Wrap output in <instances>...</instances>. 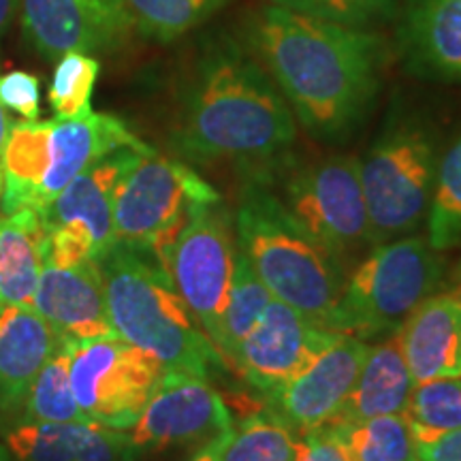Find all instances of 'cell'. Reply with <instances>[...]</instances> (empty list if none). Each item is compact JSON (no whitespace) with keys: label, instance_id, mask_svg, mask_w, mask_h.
I'll return each instance as SVG.
<instances>
[{"label":"cell","instance_id":"obj_1","mask_svg":"<svg viewBox=\"0 0 461 461\" xmlns=\"http://www.w3.org/2000/svg\"><path fill=\"white\" fill-rule=\"evenodd\" d=\"M248 39L310 135L342 140L370 112L387 60L378 34L269 5Z\"/></svg>","mask_w":461,"mask_h":461},{"label":"cell","instance_id":"obj_2","mask_svg":"<svg viewBox=\"0 0 461 461\" xmlns=\"http://www.w3.org/2000/svg\"><path fill=\"white\" fill-rule=\"evenodd\" d=\"M297 140V120L257 56L222 39L199 58L173 143L194 163H267Z\"/></svg>","mask_w":461,"mask_h":461},{"label":"cell","instance_id":"obj_3","mask_svg":"<svg viewBox=\"0 0 461 461\" xmlns=\"http://www.w3.org/2000/svg\"><path fill=\"white\" fill-rule=\"evenodd\" d=\"M96 263L115 336L157 357L165 370L210 380L227 367L171 276L154 258L113 244Z\"/></svg>","mask_w":461,"mask_h":461},{"label":"cell","instance_id":"obj_4","mask_svg":"<svg viewBox=\"0 0 461 461\" xmlns=\"http://www.w3.org/2000/svg\"><path fill=\"white\" fill-rule=\"evenodd\" d=\"M235 240L274 299L333 331L344 265L299 227L265 182L241 188Z\"/></svg>","mask_w":461,"mask_h":461},{"label":"cell","instance_id":"obj_5","mask_svg":"<svg viewBox=\"0 0 461 461\" xmlns=\"http://www.w3.org/2000/svg\"><path fill=\"white\" fill-rule=\"evenodd\" d=\"M122 120L88 112L77 118L14 122L3 152L0 214L41 212L96 160L120 148H141Z\"/></svg>","mask_w":461,"mask_h":461},{"label":"cell","instance_id":"obj_6","mask_svg":"<svg viewBox=\"0 0 461 461\" xmlns=\"http://www.w3.org/2000/svg\"><path fill=\"white\" fill-rule=\"evenodd\" d=\"M445 263L425 238L389 240L353 269L344 282L333 331L355 338H378L400 331L440 285Z\"/></svg>","mask_w":461,"mask_h":461},{"label":"cell","instance_id":"obj_7","mask_svg":"<svg viewBox=\"0 0 461 461\" xmlns=\"http://www.w3.org/2000/svg\"><path fill=\"white\" fill-rule=\"evenodd\" d=\"M440 165L438 140L417 118L391 120L359 163L374 246L411 233L428 216Z\"/></svg>","mask_w":461,"mask_h":461},{"label":"cell","instance_id":"obj_8","mask_svg":"<svg viewBox=\"0 0 461 461\" xmlns=\"http://www.w3.org/2000/svg\"><path fill=\"white\" fill-rule=\"evenodd\" d=\"M216 201L221 194L188 165L149 149L115 193V244L154 258L167 272L173 244L193 212Z\"/></svg>","mask_w":461,"mask_h":461},{"label":"cell","instance_id":"obj_9","mask_svg":"<svg viewBox=\"0 0 461 461\" xmlns=\"http://www.w3.org/2000/svg\"><path fill=\"white\" fill-rule=\"evenodd\" d=\"M149 146L120 148L79 173L41 212L43 263L68 267L96 261L115 244L113 201L120 182Z\"/></svg>","mask_w":461,"mask_h":461},{"label":"cell","instance_id":"obj_10","mask_svg":"<svg viewBox=\"0 0 461 461\" xmlns=\"http://www.w3.org/2000/svg\"><path fill=\"white\" fill-rule=\"evenodd\" d=\"M286 212L339 263L374 246L359 160L330 157L293 169L278 194Z\"/></svg>","mask_w":461,"mask_h":461},{"label":"cell","instance_id":"obj_11","mask_svg":"<svg viewBox=\"0 0 461 461\" xmlns=\"http://www.w3.org/2000/svg\"><path fill=\"white\" fill-rule=\"evenodd\" d=\"M165 367L157 357L122 338H99L73 346L71 389L84 417L129 431L137 423Z\"/></svg>","mask_w":461,"mask_h":461},{"label":"cell","instance_id":"obj_12","mask_svg":"<svg viewBox=\"0 0 461 461\" xmlns=\"http://www.w3.org/2000/svg\"><path fill=\"white\" fill-rule=\"evenodd\" d=\"M238 240L229 212L216 203L199 205L173 244L167 274L194 321L221 350L222 316L233 282Z\"/></svg>","mask_w":461,"mask_h":461},{"label":"cell","instance_id":"obj_13","mask_svg":"<svg viewBox=\"0 0 461 461\" xmlns=\"http://www.w3.org/2000/svg\"><path fill=\"white\" fill-rule=\"evenodd\" d=\"M229 406L205 378L165 370L129 429L137 455L201 448L233 428Z\"/></svg>","mask_w":461,"mask_h":461},{"label":"cell","instance_id":"obj_14","mask_svg":"<svg viewBox=\"0 0 461 461\" xmlns=\"http://www.w3.org/2000/svg\"><path fill=\"white\" fill-rule=\"evenodd\" d=\"M338 331L322 330L295 308L272 299L240 344L233 370L265 397L302 374Z\"/></svg>","mask_w":461,"mask_h":461},{"label":"cell","instance_id":"obj_15","mask_svg":"<svg viewBox=\"0 0 461 461\" xmlns=\"http://www.w3.org/2000/svg\"><path fill=\"white\" fill-rule=\"evenodd\" d=\"M367 350L370 346L366 339L336 333L302 374L265 397L269 411L278 414L295 434L330 425L353 391Z\"/></svg>","mask_w":461,"mask_h":461},{"label":"cell","instance_id":"obj_16","mask_svg":"<svg viewBox=\"0 0 461 461\" xmlns=\"http://www.w3.org/2000/svg\"><path fill=\"white\" fill-rule=\"evenodd\" d=\"M20 17L26 39L45 60L112 50L131 31L118 0H22Z\"/></svg>","mask_w":461,"mask_h":461},{"label":"cell","instance_id":"obj_17","mask_svg":"<svg viewBox=\"0 0 461 461\" xmlns=\"http://www.w3.org/2000/svg\"><path fill=\"white\" fill-rule=\"evenodd\" d=\"M32 310L65 344L115 336L96 261L68 267L43 263Z\"/></svg>","mask_w":461,"mask_h":461},{"label":"cell","instance_id":"obj_18","mask_svg":"<svg viewBox=\"0 0 461 461\" xmlns=\"http://www.w3.org/2000/svg\"><path fill=\"white\" fill-rule=\"evenodd\" d=\"M60 338L32 308H0V431L22 423L34 378L60 346Z\"/></svg>","mask_w":461,"mask_h":461},{"label":"cell","instance_id":"obj_19","mask_svg":"<svg viewBox=\"0 0 461 461\" xmlns=\"http://www.w3.org/2000/svg\"><path fill=\"white\" fill-rule=\"evenodd\" d=\"M400 51L414 75L461 79V0H403Z\"/></svg>","mask_w":461,"mask_h":461},{"label":"cell","instance_id":"obj_20","mask_svg":"<svg viewBox=\"0 0 461 461\" xmlns=\"http://www.w3.org/2000/svg\"><path fill=\"white\" fill-rule=\"evenodd\" d=\"M414 383L461 376V291L429 295L397 331Z\"/></svg>","mask_w":461,"mask_h":461},{"label":"cell","instance_id":"obj_21","mask_svg":"<svg viewBox=\"0 0 461 461\" xmlns=\"http://www.w3.org/2000/svg\"><path fill=\"white\" fill-rule=\"evenodd\" d=\"M414 380L403 359L400 336H391L376 346H370L361 363L359 376L350 395L339 408L331 423H350L384 414H403L411 400Z\"/></svg>","mask_w":461,"mask_h":461},{"label":"cell","instance_id":"obj_22","mask_svg":"<svg viewBox=\"0 0 461 461\" xmlns=\"http://www.w3.org/2000/svg\"><path fill=\"white\" fill-rule=\"evenodd\" d=\"M43 241L39 212L0 214V305L32 308L43 269Z\"/></svg>","mask_w":461,"mask_h":461},{"label":"cell","instance_id":"obj_23","mask_svg":"<svg viewBox=\"0 0 461 461\" xmlns=\"http://www.w3.org/2000/svg\"><path fill=\"white\" fill-rule=\"evenodd\" d=\"M350 461H419L406 414H384L350 423H330Z\"/></svg>","mask_w":461,"mask_h":461},{"label":"cell","instance_id":"obj_24","mask_svg":"<svg viewBox=\"0 0 461 461\" xmlns=\"http://www.w3.org/2000/svg\"><path fill=\"white\" fill-rule=\"evenodd\" d=\"M297 434L278 414L257 412L233 423L218 445V461H295Z\"/></svg>","mask_w":461,"mask_h":461},{"label":"cell","instance_id":"obj_25","mask_svg":"<svg viewBox=\"0 0 461 461\" xmlns=\"http://www.w3.org/2000/svg\"><path fill=\"white\" fill-rule=\"evenodd\" d=\"M75 344L62 342L50 357L28 391L22 423H75L88 420L71 389V353Z\"/></svg>","mask_w":461,"mask_h":461},{"label":"cell","instance_id":"obj_26","mask_svg":"<svg viewBox=\"0 0 461 461\" xmlns=\"http://www.w3.org/2000/svg\"><path fill=\"white\" fill-rule=\"evenodd\" d=\"M272 293L263 285L250 261L244 252H235V267H233V282H230L229 303L222 316V339H221V355L224 357L229 367H233L235 353L240 344L252 331L261 314L265 312Z\"/></svg>","mask_w":461,"mask_h":461},{"label":"cell","instance_id":"obj_27","mask_svg":"<svg viewBox=\"0 0 461 461\" xmlns=\"http://www.w3.org/2000/svg\"><path fill=\"white\" fill-rule=\"evenodd\" d=\"M403 414L417 442L461 429V376L414 383Z\"/></svg>","mask_w":461,"mask_h":461},{"label":"cell","instance_id":"obj_28","mask_svg":"<svg viewBox=\"0 0 461 461\" xmlns=\"http://www.w3.org/2000/svg\"><path fill=\"white\" fill-rule=\"evenodd\" d=\"M222 0H118L131 28L157 41H173L193 31Z\"/></svg>","mask_w":461,"mask_h":461},{"label":"cell","instance_id":"obj_29","mask_svg":"<svg viewBox=\"0 0 461 461\" xmlns=\"http://www.w3.org/2000/svg\"><path fill=\"white\" fill-rule=\"evenodd\" d=\"M428 241L438 252L461 241V137L438 165L428 212Z\"/></svg>","mask_w":461,"mask_h":461},{"label":"cell","instance_id":"obj_30","mask_svg":"<svg viewBox=\"0 0 461 461\" xmlns=\"http://www.w3.org/2000/svg\"><path fill=\"white\" fill-rule=\"evenodd\" d=\"M99 73V60L84 51H68L58 58L48 90V101L56 118H77L92 112V92H95Z\"/></svg>","mask_w":461,"mask_h":461},{"label":"cell","instance_id":"obj_31","mask_svg":"<svg viewBox=\"0 0 461 461\" xmlns=\"http://www.w3.org/2000/svg\"><path fill=\"white\" fill-rule=\"evenodd\" d=\"M3 436L15 461H75L68 423H17Z\"/></svg>","mask_w":461,"mask_h":461},{"label":"cell","instance_id":"obj_32","mask_svg":"<svg viewBox=\"0 0 461 461\" xmlns=\"http://www.w3.org/2000/svg\"><path fill=\"white\" fill-rule=\"evenodd\" d=\"M278 7L333 22V24L370 31L393 14L395 0H272Z\"/></svg>","mask_w":461,"mask_h":461},{"label":"cell","instance_id":"obj_33","mask_svg":"<svg viewBox=\"0 0 461 461\" xmlns=\"http://www.w3.org/2000/svg\"><path fill=\"white\" fill-rule=\"evenodd\" d=\"M0 103L5 109L14 112L32 122L41 113V86L37 75L28 71H9L0 75Z\"/></svg>","mask_w":461,"mask_h":461},{"label":"cell","instance_id":"obj_34","mask_svg":"<svg viewBox=\"0 0 461 461\" xmlns=\"http://www.w3.org/2000/svg\"><path fill=\"white\" fill-rule=\"evenodd\" d=\"M295 461H350L331 425L297 434Z\"/></svg>","mask_w":461,"mask_h":461},{"label":"cell","instance_id":"obj_35","mask_svg":"<svg viewBox=\"0 0 461 461\" xmlns=\"http://www.w3.org/2000/svg\"><path fill=\"white\" fill-rule=\"evenodd\" d=\"M419 461H461V429L417 442Z\"/></svg>","mask_w":461,"mask_h":461},{"label":"cell","instance_id":"obj_36","mask_svg":"<svg viewBox=\"0 0 461 461\" xmlns=\"http://www.w3.org/2000/svg\"><path fill=\"white\" fill-rule=\"evenodd\" d=\"M22 0H0V41L7 34L9 26L14 24V17L17 15V9H20Z\"/></svg>","mask_w":461,"mask_h":461},{"label":"cell","instance_id":"obj_37","mask_svg":"<svg viewBox=\"0 0 461 461\" xmlns=\"http://www.w3.org/2000/svg\"><path fill=\"white\" fill-rule=\"evenodd\" d=\"M11 118L7 113V109L3 107L0 103V163H3V152H5V143L9 140V131H11ZM0 190H3V169H0Z\"/></svg>","mask_w":461,"mask_h":461},{"label":"cell","instance_id":"obj_38","mask_svg":"<svg viewBox=\"0 0 461 461\" xmlns=\"http://www.w3.org/2000/svg\"><path fill=\"white\" fill-rule=\"evenodd\" d=\"M221 438H216V440L207 442L205 447L194 448L193 455H190L186 461H218V445H221Z\"/></svg>","mask_w":461,"mask_h":461},{"label":"cell","instance_id":"obj_39","mask_svg":"<svg viewBox=\"0 0 461 461\" xmlns=\"http://www.w3.org/2000/svg\"><path fill=\"white\" fill-rule=\"evenodd\" d=\"M0 461H15L14 455L7 451V447L5 445H0Z\"/></svg>","mask_w":461,"mask_h":461},{"label":"cell","instance_id":"obj_40","mask_svg":"<svg viewBox=\"0 0 461 461\" xmlns=\"http://www.w3.org/2000/svg\"><path fill=\"white\" fill-rule=\"evenodd\" d=\"M453 286L459 288V291H461V263H459V267L455 269V285Z\"/></svg>","mask_w":461,"mask_h":461},{"label":"cell","instance_id":"obj_41","mask_svg":"<svg viewBox=\"0 0 461 461\" xmlns=\"http://www.w3.org/2000/svg\"><path fill=\"white\" fill-rule=\"evenodd\" d=\"M0 308H3V305H0Z\"/></svg>","mask_w":461,"mask_h":461}]
</instances>
